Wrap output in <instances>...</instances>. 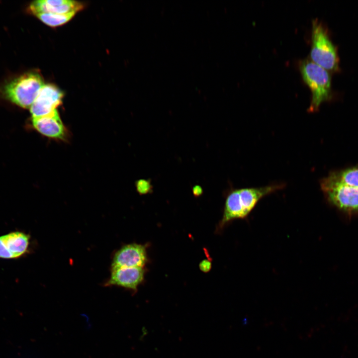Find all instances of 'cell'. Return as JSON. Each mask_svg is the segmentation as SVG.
<instances>
[{
	"label": "cell",
	"instance_id": "6da1fadb",
	"mask_svg": "<svg viewBox=\"0 0 358 358\" xmlns=\"http://www.w3.org/2000/svg\"><path fill=\"white\" fill-rule=\"evenodd\" d=\"M285 186L284 183H280L230 190L226 198L221 227L232 220L246 218L262 198Z\"/></svg>",
	"mask_w": 358,
	"mask_h": 358
},
{
	"label": "cell",
	"instance_id": "7a4b0ae2",
	"mask_svg": "<svg viewBox=\"0 0 358 358\" xmlns=\"http://www.w3.org/2000/svg\"><path fill=\"white\" fill-rule=\"evenodd\" d=\"M299 68L303 81L311 91L308 111H317L323 102L332 97L331 75L328 71L308 59L300 61Z\"/></svg>",
	"mask_w": 358,
	"mask_h": 358
},
{
	"label": "cell",
	"instance_id": "3957f363",
	"mask_svg": "<svg viewBox=\"0 0 358 358\" xmlns=\"http://www.w3.org/2000/svg\"><path fill=\"white\" fill-rule=\"evenodd\" d=\"M311 42V60L328 72H338L339 59L337 48L326 28L317 19L312 21Z\"/></svg>",
	"mask_w": 358,
	"mask_h": 358
},
{
	"label": "cell",
	"instance_id": "277c9868",
	"mask_svg": "<svg viewBox=\"0 0 358 358\" xmlns=\"http://www.w3.org/2000/svg\"><path fill=\"white\" fill-rule=\"evenodd\" d=\"M44 85L43 79L38 73H26L6 84L2 92L12 102L28 108H30Z\"/></svg>",
	"mask_w": 358,
	"mask_h": 358
},
{
	"label": "cell",
	"instance_id": "5b68a950",
	"mask_svg": "<svg viewBox=\"0 0 358 358\" xmlns=\"http://www.w3.org/2000/svg\"><path fill=\"white\" fill-rule=\"evenodd\" d=\"M320 184L331 205L349 216L358 215V187L330 183L323 179Z\"/></svg>",
	"mask_w": 358,
	"mask_h": 358
},
{
	"label": "cell",
	"instance_id": "8992f818",
	"mask_svg": "<svg viewBox=\"0 0 358 358\" xmlns=\"http://www.w3.org/2000/svg\"><path fill=\"white\" fill-rule=\"evenodd\" d=\"M63 93L55 86L44 85L30 108L32 118L47 115L62 102Z\"/></svg>",
	"mask_w": 358,
	"mask_h": 358
},
{
	"label": "cell",
	"instance_id": "52a82bcc",
	"mask_svg": "<svg viewBox=\"0 0 358 358\" xmlns=\"http://www.w3.org/2000/svg\"><path fill=\"white\" fill-rule=\"evenodd\" d=\"M30 237L23 232L14 231L0 236V259H16L26 254Z\"/></svg>",
	"mask_w": 358,
	"mask_h": 358
},
{
	"label": "cell",
	"instance_id": "ba28073f",
	"mask_svg": "<svg viewBox=\"0 0 358 358\" xmlns=\"http://www.w3.org/2000/svg\"><path fill=\"white\" fill-rule=\"evenodd\" d=\"M147 261L144 246L137 244L126 245L117 251L113 258L111 268L121 267L142 268Z\"/></svg>",
	"mask_w": 358,
	"mask_h": 358
},
{
	"label": "cell",
	"instance_id": "9c48e42d",
	"mask_svg": "<svg viewBox=\"0 0 358 358\" xmlns=\"http://www.w3.org/2000/svg\"><path fill=\"white\" fill-rule=\"evenodd\" d=\"M83 8L80 2L70 0H39L33 1L29 9L35 15L42 13L65 14L77 12Z\"/></svg>",
	"mask_w": 358,
	"mask_h": 358
},
{
	"label": "cell",
	"instance_id": "30bf717a",
	"mask_svg": "<svg viewBox=\"0 0 358 358\" xmlns=\"http://www.w3.org/2000/svg\"><path fill=\"white\" fill-rule=\"evenodd\" d=\"M144 277V270L141 267H121L111 268L107 285H117L136 290Z\"/></svg>",
	"mask_w": 358,
	"mask_h": 358
},
{
	"label": "cell",
	"instance_id": "8fae6325",
	"mask_svg": "<svg viewBox=\"0 0 358 358\" xmlns=\"http://www.w3.org/2000/svg\"><path fill=\"white\" fill-rule=\"evenodd\" d=\"M32 124L39 132L46 136L62 140L66 137V129L57 110L44 116L32 118Z\"/></svg>",
	"mask_w": 358,
	"mask_h": 358
},
{
	"label": "cell",
	"instance_id": "7c38bea8",
	"mask_svg": "<svg viewBox=\"0 0 358 358\" xmlns=\"http://www.w3.org/2000/svg\"><path fill=\"white\" fill-rule=\"evenodd\" d=\"M323 179L334 184L358 187V166L331 172Z\"/></svg>",
	"mask_w": 358,
	"mask_h": 358
},
{
	"label": "cell",
	"instance_id": "4fadbf2b",
	"mask_svg": "<svg viewBox=\"0 0 358 358\" xmlns=\"http://www.w3.org/2000/svg\"><path fill=\"white\" fill-rule=\"evenodd\" d=\"M76 13L75 12L65 14L42 13L35 15L45 24L51 27H56L68 22L74 17Z\"/></svg>",
	"mask_w": 358,
	"mask_h": 358
},
{
	"label": "cell",
	"instance_id": "5bb4252c",
	"mask_svg": "<svg viewBox=\"0 0 358 358\" xmlns=\"http://www.w3.org/2000/svg\"><path fill=\"white\" fill-rule=\"evenodd\" d=\"M137 191L141 194H144L150 192L152 186L149 180L146 179H139L136 183Z\"/></svg>",
	"mask_w": 358,
	"mask_h": 358
},
{
	"label": "cell",
	"instance_id": "9a60e30c",
	"mask_svg": "<svg viewBox=\"0 0 358 358\" xmlns=\"http://www.w3.org/2000/svg\"><path fill=\"white\" fill-rule=\"evenodd\" d=\"M211 268V263L206 260L202 261L199 264L200 269L203 272L209 271Z\"/></svg>",
	"mask_w": 358,
	"mask_h": 358
},
{
	"label": "cell",
	"instance_id": "2e32d148",
	"mask_svg": "<svg viewBox=\"0 0 358 358\" xmlns=\"http://www.w3.org/2000/svg\"><path fill=\"white\" fill-rule=\"evenodd\" d=\"M193 194L196 196H198L202 193V188L199 185H195L192 189Z\"/></svg>",
	"mask_w": 358,
	"mask_h": 358
}]
</instances>
